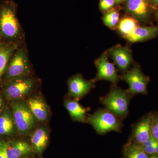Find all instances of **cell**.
Listing matches in <instances>:
<instances>
[{"mask_svg":"<svg viewBox=\"0 0 158 158\" xmlns=\"http://www.w3.org/2000/svg\"><path fill=\"white\" fill-rule=\"evenodd\" d=\"M130 96L128 91L113 87L106 96L100 98V102L106 109L119 119H123L128 115Z\"/></svg>","mask_w":158,"mask_h":158,"instance_id":"obj_1","label":"cell"},{"mask_svg":"<svg viewBox=\"0 0 158 158\" xmlns=\"http://www.w3.org/2000/svg\"><path fill=\"white\" fill-rule=\"evenodd\" d=\"M88 121L99 135L110 131L119 132L123 127L120 119L106 109L96 111L89 116Z\"/></svg>","mask_w":158,"mask_h":158,"instance_id":"obj_2","label":"cell"},{"mask_svg":"<svg viewBox=\"0 0 158 158\" xmlns=\"http://www.w3.org/2000/svg\"><path fill=\"white\" fill-rule=\"evenodd\" d=\"M16 10V5L11 1H6L0 6V30L3 36L8 38H15L19 34Z\"/></svg>","mask_w":158,"mask_h":158,"instance_id":"obj_3","label":"cell"},{"mask_svg":"<svg viewBox=\"0 0 158 158\" xmlns=\"http://www.w3.org/2000/svg\"><path fill=\"white\" fill-rule=\"evenodd\" d=\"M12 113L16 129L20 133L26 134L35 126L37 119L26 104L14 103L12 105Z\"/></svg>","mask_w":158,"mask_h":158,"instance_id":"obj_4","label":"cell"},{"mask_svg":"<svg viewBox=\"0 0 158 158\" xmlns=\"http://www.w3.org/2000/svg\"><path fill=\"white\" fill-rule=\"evenodd\" d=\"M122 78L129 85L127 91L131 96L138 94H147L148 80L138 65H134L131 70L123 75Z\"/></svg>","mask_w":158,"mask_h":158,"instance_id":"obj_5","label":"cell"},{"mask_svg":"<svg viewBox=\"0 0 158 158\" xmlns=\"http://www.w3.org/2000/svg\"><path fill=\"white\" fill-rule=\"evenodd\" d=\"M30 63L24 48L19 50L12 57L10 62L6 78L14 79L24 77L30 73Z\"/></svg>","mask_w":158,"mask_h":158,"instance_id":"obj_6","label":"cell"},{"mask_svg":"<svg viewBox=\"0 0 158 158\" xmlns=\"http://www.w3.org/2000/svg\"><path fill=\"white\" fill-rule=\"evenodd\" d=\"M125 11L138 21H149L154 8L149 0H127L125 2Z\"/></svg>","mask_w":158,"mask_h":158,"instance_id":"obj_7","label":"cell"},{"mask_svg":"<svg viewBox=\"0 0 158 158\" xmlns=\"http://www.w3.org/2000/svg\"><path fill=\"white\" fill-rule=\"evenodd\" d=\"M34 86L32 79L24 77L14 79L6 87V94L13 99H21L31 92Z\"/></svg>","mask_w":158,"mask_h":158,"instance_id":"obj_8","label":"cell"},{"mask_svg":"<svg viewBox=\"0 0 158 158\" xmlns=\"http://www.w3.org/2000/svg\"><path fill=\"white\" fill-rule=\"evenodd\" d=\"M95 65L97 69V73L94 81L105 80L115 84L119 81V77L115 66L113 63L108 61L107 52L103 54L96 60Z\"/></svg>","mask_w":158,"mask_h":158,"instance_id":"obj_9","label":"cell"},{"mask_svg":"<svg viewBox=\"0 0 158 158\" xmlns=\"http://www.w3.org/2000/svg\"><path fill=\"white\" fill-rule=\"evenodd\" d=\"M154 115L148 114L139 122L133 129L132 141L142 145L152 136V127Z\"/></svg>","mask_w":158,"mask_h":158,"instance_id":"obj_10","label":"cell"},{"mask_svg":"<svg viewBox=\"0 0 158 158\" xmlns=\"http://www.w3.org/2000/svg\"><path fill=\"white\" fill-rule=\"evenodd\" d=\"M69 95L75 98L83 97L94 87V81L85 80L81 75H76L68 81Z\"/></svg>","mask_w":158,"mask_h":158,"instance_id":"obj_11","label":"cell"},{"mask_svg":"<svg viewBox=\"0 0 158 158\" xmlns=\"http://www.w3.org/2000/svg\"><path fill=\"white\" fill-rule=\"evenodd\" d=\"M108 53L120 70L126 72L129 68L133 58L131 52L127 47L116 45L110 49Z\"/></svg>","mask_w":158,"mask_h":158,"instance_id":"obj_12","label":"cell"},{"mask_svg":"<svg viewBox=\"0 0 158 158\" xmlns=\"http://www.w3.org/2000/svg\"><path fill=\"white\" fill-rule=\"evenodd\" d=\"M26 105L37 120L43 122L48 117V106L41 97H32L27 101Z\"/></svg>","mask_w":158,"mask_h":158,"instance_id":"obj_13","label":"cell"},{"mask_svg":"<svg viewBox=\"0 0 158 158\" xmlns=\"http://www.w3.org/2000/svg\"><path fill=\"white\" fill-rule=\"evenodd\" d=\"M158 35V27H142L138 26L133 33L124 37L131 42H138L146 41L154 38Z\"/></svg>","mask_w":158,"mask_h":158,"instance_id":"obj_14","label":"cell"},{"mask_svg":"<svg viewBox=\"0 0 158 158\" xmlns=\"http://www.w3.org/2000/svg\"><path fill=\"white\" fill-rule=\"evenodd\" d=\"M33 152L31 145L24 141L8 142L7 154L9 158H24Z\"/></svg>","mask_w":158,"mask_h":158,"instance_id":"obj_15","label":"cell"},{"mask_svg":"<svg viewBox=\"0 0 158 158\" xmlns=\"http://www.w3.org/2000/svg\"><path fill=\"white\" fill-rule=\"evenodd\" d=\"M48 131L44 127L37 129L31 135L32 147L38 154L41 155L45 150L49 141Z\"/></svg>","mask_w":158,"mask_h":158,"instance_id":"obj_16","label":"cell"},{"mask_svg":"<svg viewBox=\"0 0 158 158\" xmlns=\"http://www.w3.org/2000/svg\"><path fill=\"white\" fill-rule=\"evenodd\" d=\"M65 106L74 121L86 122L88 110L81 106L77 100H69L65 102Z\"/></svg>","mask_w":158,"mask_h":158,"instance_id":"obj_17","label":"cell"},{"mask_svg":"<svg viewBox=\"0 0 158 158\" xmlns=\"http://www.w3.org/2000/svg\"><path fill=\"white\" fill-rule=\"evenodd\" d=\"M142 145L136 144L130 139L124 145L123 158H148Z\"/></svg>","mask_w":158,"mask_h":158,"instance_id":"obj_18","label":"cell"},{"mask_svg":"<svg viewBox=\"0 0 158 158\" xmlns=\"http://www.w3.org/2000/svg\"><path fill=\"white\" fill-rule=\"evenodd\" d=\"M138 21L133 17H125L119 21L117 27L119 33L125 37L133 33L139 26Z\"/></svg>","mask_w":158,"mask_h":158,"instance_id":"obj_19","label":"cell"},{"mask_svg":"<svg viewBox=\"0 0 158 158\" xmlns=\"http://www.w3.org/2000/svg\"><path fill=\"white\" fill-rule=\"evenodd\" d=\"M16 127L13 116L10 113H4L0 116V135H11Z\"/></svg>","mask_w":158,"mask_h":158,"instance_id":"obj_20","label":"cell"},{"mask_svg":"<svg viewBox=\"0 0 158 158\" xmlns=\"http://www.w3.org/2000/svg\"><path fill=\"white\" fill-rule=\"evenodd\" d=\"M120 9L113 8L112 10L106 12L103 16V20L105 25L110 28L114 29L118 25L120 15Z\"/></svg>","mask_w":158,"mask_h":158,"instance_id":"obj_21","label":"cell"},{"mask_svg":"<svg viewBox=\"0 0 158 158\" xmlns=\"http://www.w3.org/2000/svg\"><path fill=\"white\" fill-rule=\"evenodd\" d=\"M15 48L14 46L0 48V78L4 73L9 58Z\"/></svg>","mask_w":158,"mask_h":158,"instance_id":"obj_22","label":"cell"},{"mask_svg":"<svg viewBox=\"0 0 158 158\" xmlns=\"http://www.w3.org/2000/svg\"><path fill=\"white\" fill-rule=\"evenodd\" d=\"M141 145L148 155H158V141L152 136Z\"/></svg>","mask_w":158,"mask_h":158,"instance_id":"obj_23","label":"cell"},{"mask_svg":"<svg viewBox=\"0 0 158 158\" xmlns=\"http://www.w3.org/2000/svg\"><path fill=\"white\" fill-rule=\"evenodd\" d=\"M115 6V0H100L99 7L102 12L106 13L113 9Z\"/></svg>","mask_w":158,"mask_h":158,"instance_id":"obj_24","label":"cell"},{"mask_svg":"<svg viewBox=\"0 0 158 158\" xmlns=\"http://www.w3.org/2000/svg\"><path fill=\"white\" fill-rule=\"evenodd\" d=\"M8 142L0 140V158H9L7 154Z\"/></svg>","mask_w":158,"mask_h":158,"instance_id":"obj_25","label":"cell"},{"mask_svg":"<svg viewBox=\"0 0 158 158\" xmlns=\"http://www.w3.org/2000/svg\"><path fill=\"white\" fill-rule=\"evenodd\" d=\"M152 136L158 141V114L154 115L152 127Z\"/></svg>","mask_w":158,"mask_h":158,"instance_id":"obj_26","label":"cell"},{"mask_svg":"<svg viewBox=\"0 0 158 158\" xmlns=\"http://www.w3.org/2000/svg\"><path fill=\"white\" fill-rule=\"evenodd\" d=\"M151 4L155 9H158V0H149Z\"/></svg>","mask_w":158,"mask_h":158,"instance_id":"obj_27","label":"cell"},{"mask_svg":"<svg viewBox=\"0 0 158 158\" xmlns=\"http://www.w3.org/2000/svg\"><path fill=\"white\" fill-rule=\"evenodd\" d=\"M127 0H115V6H118L122 3H125Z\"/></svg>","mask_w":158,"mask_h":158,"instance_id":"obj_28","label":"cell"},{"mask_svg":"<svg viewBox=\"0 0 158 158\" xmlns=\"http://www.w3.org/2000/svg\"><path fill=\"white\" fill-rule=\"evenodd\" d=\"M3 106H4V102L2 97L0 96V111L2 108Z\"/></svg>","mask_w":158,"mask_h":158,"instance_id":"obj_29","label":"cell"},{"mask_svg":"<svg viewBox=\"0 0 158 158\" xmlns=\"http://www.w3.org/2000/svg\"><path fill=\"white\" fill-rule=\"evenodd\" d=\"M148 158H158V155H151L148 156Z\"/></svg>","mask_w":158,"mask_h":158,"instance_id":"obj_30","label":"cell"},{"mask_svg":"<svg viewBox=\"0 0 158 158\" xmlns=\"http://www.w3.org/2000/svg\"><path fill=\"white\" fill-rule=\"evenodd\" d=\"M156 17L158 21V9L157 11H156Z\"/></svg>","mask_w":158,"mask_h":158,"instance_id":"obj_31","label":"cell"}]
</instances>
